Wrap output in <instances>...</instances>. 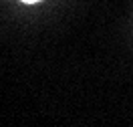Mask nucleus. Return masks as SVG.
<instances>
[{
	"label": "nucleus",
	"instance_id": "f257e3e1",
	"mask_svg": "<svg viewBox=\"0 0 133 127\" xmlns=\"http://www.w3.org/2000/svg\"><path fill=\"white\" fill-rule=\"evenodd\" d=\"M22 2H38V0H22Z\"/></svg>",
	"mask_w": 133,
	"mask_h": 127
}]
</instances>
